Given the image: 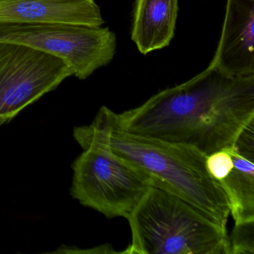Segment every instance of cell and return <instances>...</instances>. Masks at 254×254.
Wrapping results in <instances>:
<instances>
[{"mask_svg":"<svg viewBox=\"0 0 254 254\" xmlns=\"http://www.w3.org/2000/svg\"><path fill=\"white\" fill-rule=\"evenodd\" d=\"M133 134L181 144L208 156L234 143L254 120V75L226 76L207 67L137 108L116 113Z\"/></svg>","mask_w":254,"mask_h":254,"instance_id":"obj_1","label":"cell"},{"mask_svg":"<svg viewBox=\"0 0 254 254\" xmlns=\"http://www.w3.org/2000/svg\"><path fill=\"white\" fill-rule=\"evenodd\" d=\"M84 148L97 145L148 175L154 185L179 196L227 229L230 205L206 169L207 156L181 144L133 134L123 130L116 113L102 107L91 124L74 128Z\"/></svg>","mask_w":254,"mask_h":254,"instance_id":"obj_2","label":"cell"},{"mask_svg":"<svg viewBox=\"0 0 254 254\" xmlns=\"http://www.w3.org/2000/svg\"><path fill=\"white\" fill-rule=\"evenodd\" d=\"M128 254H230L227 229L174 193L152 186L127 218Z\"/></svg>","mask_w":254,"mask_h":254,"instance_id":"obj_3","label":"cell"},{"mask_svg":"<svg viewBox=\"0 0 254 254\" xmlns=\"http://www.w3.org/2000/svg\"><path fill=\"white\" fill-rule=\"evenodd\" d=\"M72 170V197L108 218L127 219L154 186L148 175L97 145L84 148Z\"/></svg>","mask_w":254,"mask_h":254,"instance_id":"obj_4","label":"cell"},{"mask_svg":"<svg viewBox=\"0 0 254 254\" xmlns=\"http://www.w3.org/2000/svg\"><path fill=\"white\" fill-rule=\"evenodd\" d=\"M0 41L23 44L66 64L74 76L87 79L109 64L117 51V36L109 28L68 23L3 25Z\"/></svg>","mask_w":254,"mask_h":254,"instance_id":"obj_5","label":"cell"},{"mask_svg":"<svg viewBox=\"0 0 254 254\" xmlns=\"http://www.w3.org/2000/svg\"><path fill=\"white\" fill-rule=\"evenodd\" d=\"M74 75L65 62L32 47L0 41V127Z\"/></svg>","mask_w":254,"mask_h":254,"instance_id":"obj_6","label":"cell"},{"mask_svg":"<svg viewBox=\"0 0 254 254\" xmlns=\"http://www.w3.org/2000/svg\"><path fill=\"white\" fill-rule=\"evenodd\" d=\"M208 67L233 78L254 75V0H227L221 38Z\"/></svg>","mask_w":254,"mask_h":254,"instance_id":"obj_7","label":"cell"},{"mask_svg":"<svg viewBox=\"0 0 254 254\" xmlns=\"http://www.w3.org/2000/svg\"><path fill=\"white\" fill-rule=\"evenodd\" d=\"M46 23L99 27L105 20L95 0L0 1V26Z\"/></svg>","mask_w":254,"mask_h":254,"instance_id":"obj_8","label":"cell"},{"mask_svg":"<svg viewBox=\"0 0 254 254\" xmlns=\"http://www.w3.org/2000/svg\"><path fill=\"white\" fill-rule=\"evenodd\" d=\"M232 163L218 184L230 205L235 224L254 221V120L230 145Z\"/></svg>","mask_w":254,"mask_h":254,"instance_id":"obj_9","label":"cell"},{"mask_svg":"<svg viewBox=\"0 0 254 254\" xmlns=\"http://www.w3.org/2000/svg\"><path fill=\"white\" fill-rule=\"evenodd\" d=\"M178 0H135L131 40L147 55L168 47L175 36Z\"/></svg>","mask_w":254,"mask_h":254,"instance_id":"obj_10","label":"cell"},{"mask_svg":"<svg viewBox=\"0 0 254 254\" xmlns=\"http://www.w3.org/2000/svg\"><path fill=\"white\" fill-rule=\"evenodd\" d=\"M229 242L230 254H254V221L235 224Z\"/></svg>","mask_w":254,"mask_h":254,"instance_id":"obj_11","label":"cell"},{"mask_svg":"<svg viewBox=\"0 0 254 254\" xmlns=\"http://www.w3.org/2000/svg\"><path fill=\"white\" fill-rule=\"evenodd\" d=\"M0 1H1V0H0Z\"/></svg>","mask_w":254,"mask_h":254,"instance_id":"obj_12","label":"cell"}]
</instances>
